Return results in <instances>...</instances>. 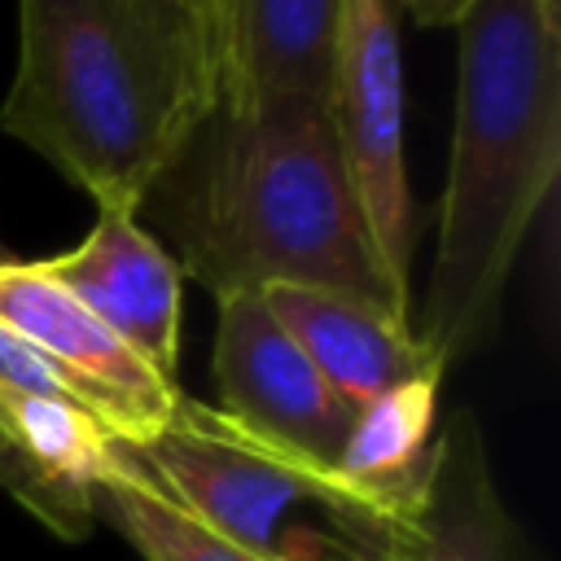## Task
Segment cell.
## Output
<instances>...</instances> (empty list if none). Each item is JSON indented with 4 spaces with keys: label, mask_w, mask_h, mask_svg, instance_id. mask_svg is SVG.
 Instances as JSON below:
<instances>
[{
    "label": "cell",
    "mask_w": 561,
    "mask_h": 561,
    "mask_svg": "<svg viewBox=\"0 0 561 561\" xmlns=\"http://www.w3.org/2000/svg\"><path fill=\"white\" fill-rule=\"evenodd\" d=\"M219 105V0H18L0 127L96 206L140 210Z\"/></svg>",
    "instance_id": "cell-1"
},
{
    "label": "cell",
    "mask_w": 561,
    "mask_h": 561,
    "mask_svg": "<svg viewBox=\"0 0 561 561\" xmlns=\"http://www.w3.org/2000/svg\"><path fill=\"white\" fill-rule=\"evenodd\" d=\"M438 250L412 333L451 364L495 320L508 272L561 171V0H473Z\"/></svg>",
    "instance_id": "cell-2"
},
{
    "label": "cell",
    "mask_w": 561,
    "mask_h": 561,
    "mask_svg": "<svg viewBox=\"0 0 561 561\" xmlns=\"http://www.w3.org/2000/svg\"><path fill=\"white\" fill-rule=\"evenodd\" d=\"M171 219L180 272L219 294L302 285L412 320L368 237L329 105L215 114Z\"/></svg>",
    "instance_id": "cell-3"
},
{
    "label": "cell",
    "mask_w": 561,
    "mask_h": 561,
    "mask_svg": "<svg viewBox=\"0 0 561 561\" xmlns=\"http://www.w3.org/2000/svg\"><path fill=\"white\" fill-rule=\"evenodd\" d=\"M131 451L171 500L259 561H399L416 508L394 513L329 465L184 394L171 421Z\"/></svg>",
    "instance_id": "cell-4"
},
{
    "label": "cell",
    "mask_w": 561,
    "mask_h": 561,
    "mask_svg": "<svg viewBox=\"0 0 561 561\" xmlns=\"http://www.w3.org/2000/svg\"><path fill=\"white\" fill-rule=\"evenodd\" d=\"M329 118L377 259L408 289L412 197L403 171V57L394 0H342Z\"/></svg>",
    "instance_id": "cell-5"
},
{
    "label": "cell",
    "mask_w": 561,
    "mask_h": 561,
    "mask_svg": "<svg viewBox=\"0 0 561 561\" xmlns=\"http://www.w3.org/2000/svg\"><path fill=\"white\" fill-rule=\"evenodd\" d=\"M215 302V381L224 399L219 412L250 434L333 469L359 408L329 386V377L267 311L259 289L219 294Z\"/></svg>",
    "instance_id": "cell-6"
},
{
    "label": "cell",
    "mask_w": 561,
    "mask_h": 561,
    "mask_svg": "<svg viewBox=\"0 0 561 561\" xmlns=\"http://www.w3.org/2000/svg\"><path fill=\"white\" fill-rule=\"evenodd\" d=\"M0 320L61 368L123 447H145L171 421L180 386L158 377L39 263H0Z\"/></svg>",
    "instance_id": "cell-7"
},
{
    "label": "cell",
    "mask_w": 561,
    "mask_h": 561,
    "mask_svg": "<svg viewBox=\"0 0 561 561\" xmlns=\"http://www.w3.org/2000/svg\"><path fill=\"white\" fill-rule=\"evenodd\" d=\"M39 267L66 285L123 346H131L158 377L175 381L180 368V307L184 272L140 228L136 210L101 206L92 232Z\"/></svg>",
    "instance_id": "cell-8"
},
{
    "label": "cell",
    "mask_w": 561,
    "mask_h": 561,
    "mask_svg": "<svg viewBox=\"0 0 561 561\" xmlns=\"http://www.w3.org/2000/svg\"><path fill=\"white\" fill-rule=\"evenodd\" d=\"M342 0H219L224 114L329 105Z\"/></svg>",
    "instance_id": "cell-9"
},
{
    "label": "cell",
    "mask_w": 561,
    "mask_h": 561,
    "mask_svg": "<svg viewBox=\"0 0 561 561\" xmlns=\"http://www.w3.org/2000/svg\"><path fill=\"white\" fill-rule=\"evenodd\" d=\"M263 302L307 351V359L329 377V386L342 390L355 408L412 377L447 368L412 333V320L377 311L359 298L302 285H272L263 289Z\"/></svg>",
    "instance_id": "cell-10"
},
{
    "label": "cell",
    "mask_w": 561,
    "mask_h": 561,
    "mask_svg": "<svg viewBox=\"0 0 561 561\" xmlns=\"http://www.w3.org/2000/svg\"><path fill=\"white\" fill-rule=\"evenodd\" d=\"M399 561H535L526 530L504 508L482 434L456 412L438 434Z\"/></svg>",
    "instance_id": "cell-11"
},
{
    "label": "cell",
    "mask_w": 561,
    "mask_h": 561,
    "mask_svg": "<svg viewBox=\"0 0 561 561\" xmlns=\"http://www.w3.org/2000/svg\"><path fill=\"white\" fill-rule=\"evenodd\" d=\"M438 377H412L355 412V425L333 460V473L351 482L359 495L408 513L421 500L430 451H434V399Z\"/></svg>",
    "instance_id": "cell-12"
},
{
    "label": "cell",
    "mask_w": 561,
    "mask_h": 561,
    "mask_svg": "<svg viewBox=\"0 0 561 561\" xmlns=\"http://www.w3.org/2000/svg\"><path fill=\"white\" fill-rule=\"evenodd\" d=\"M92 504L114 517V526L136 543L145 561H259L254 552L202 526L180 500H171L123 443L110 473L92 486Z\"/></svg>",
    "instance_id": "cell-13"
},
{
    "label": "cell",
    "mask_w": 561,
    "mask_h": 561,
    "mask_svg": "<svg viewBox=\"0 0 561 561\" xmlns=\"http://www.w3.org/2000/svg\"><path fill=\"white\" fill-rule=\"evenodd\" d=\"M0 416L22 456L66 491L92 495L118 456V438L79 403L44 394H0Z\"/></svg>",
    "instance_id": "cell-14"
},
{
    "label": "cell",
    "mask_w": 561,
    "mask_h": 561,
    "mask_svg": "<svg viewBox=\"0 0 561 561\" xmlns=\"http://www.w3.org/2000/svg\"><path fill=\"white\" fill-rule=\"evenodd\" d=\"M0 491L13 495L31 517H39L53 535L61 539H83L92 530V517H96V504L92 495H79V491H66L57 486L53 478H44L26 456L22 447L13 443L4 416H0Z\"/></svg>",
    "instance_id": "cell-15"
},
{
    "label": "cell",
    "mask_w": 561,
    "mask_h": 561,
    "mask_svg": "<svg viewBox=\"0 0 561 561\" xmlns=\"http://www.w3.org/2000/svg\"><path fill=\"white\" fill-rule=\"evenodd\" d=\"M421 26H456L473 0H399Z\"/></svg>",
    "instance_id": "cell-16"
},
{
    "label": "cell",
    "mask_w": 561,
    "mask_h": 561,
    "mask_svg": "<svg viewBox=\"0 0 561 561\" xmlns=\"http://www.w3.org/2000/svg\"><path fill=\"white\" fill-rule=\"evenodd\" d=\"M0 263H4V254H0Z\"/></svg>",
    "instance_id": "cell-17"
}]
</instances>
